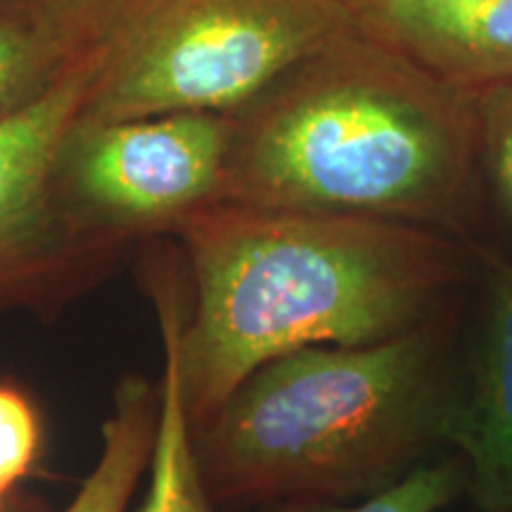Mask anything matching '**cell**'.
<instances>
[{"label":"cell","mask_w":512,"mask_h":512,"mask_svg":"<svg viewBox=\"0 0 512 512\" xmlns=\"http://www.w3.org/2000/svg\"><path fill=\"white\" fill-rule=\"evenodd\" d=\"M95 48L93 38L0 0V121L46 98Z\"/></svg>","instance_id":"cell-11"},{"label":"cell","mask_w":512,"mask_h":512,"mask_svg":"<svg viewBox=\"0 0 512 512\" xmlns=\"http://www.w3.org/2000/svg\"><path fill=\"white\" fill-rule=\"evenodd\" d=\"M361 27L467 95L512 81V0H361Z\"/></svg>","instance_id":"cell-8"},{"label":"cell","mask_w":512,"mask_h":512,"mask_svg":"<svg viewBox=\"0 0 512 512\" xmlns=\"http://www.w3.org/2000/svg\"><path fill=\"white\" fill-rule=\"evenodd\" d=\"M216 202L453 233L479 159L475 100L358 27L230 114Z\"/></svg>","instance_id":"cell-2"},{"label":"cell","mask_w":512,"mask_h":512,"mask_svg":"<svg viewBox=\"0 0 512 512\" xmlns=\"http://www.w3.org/2000/svg\"><path fill=\"white\" fill-rule=\"evenodd\" d=\"M484 302L448 444L467 465V494L484 512H512V264L482 254Z\"/></svg>","instance_id":"cell-7"},{"label":"cell","mask_w":512,"mask_h":512,"mask_svg":"<svg viewBox=\"0 0 512 512\" xmlns=\"http://www.w3.org/2000/svg\"><path fill=\"white\" fill-rule=\"evenodd\" d=\"M15 3L100 43L114 19L131 5V0H15Z\"/></svg>","instance_id":"cell-15"},{"label":"cell","mask_w":512,"mask_h":512,"mask_svg":"<svg viewBox=\"0 0 512 512\" xmlns=\"http://www.w3.org/2000/svg\"><path fill=\"white\" fill-rule=\"evenodd\" d=\"M0 512H48L46 505L38 501L36 496L24 494V491H15L5 501H0Z\"/></svg>","instance_id":"cell-16"},{"label":"cell","mask_w":512,"mask_h":512,"mask_svg":"<svg viewBox=\"0 0 512 512\" xmlns=\"http://www.w3.org/2000/svg\"><path fill=\"white\" fill-rule=\"evenodd\" d=\"M233 119L171 112L119 121L76 119L55 162V190L69 214L100 233L133 240L171 233L219 200Z\"/></svg>","instance_id":"cell-5"},{"label":"cell","mask_w":512,"mask_h":512,"mask_svg":"<svg viewBox=\"0 0 512 512\" xmlns=\"http://www.w3.org/2000/svg\"><path fill=\"white\" fill-rule=\"evenodd\" d=\"M477 145L503 219L512 226V81L472 95Z\"/></svg>","instance_id":"cell-13"},{"label":"cell","mask_w":512,"mask_h":512,"mask_svg":"<svg viewBox=\"0 0 512 512\" xmlns=\"http://www.w3.org/2000/svg\"><path fill=\"white\" fill-rule=\"evenodd\" d=\"M159 401V384L143 375L121 377L112 394V411L102 422L98 463L62 512H126L140 477L150 470Z\"/></svg>","instance_id":"cell-10"},{"label":"cell","mask_w":512,"mask_h":512,"mask_svg":"<svg viewBox=\"0 0 512 512\" xmlns=\"http://www.w3.org/2000/svg\"><path fill=\"white\" fill-rule=\"evenodd\" d=\"M41 451V420L27 396L0 384V501L31 475Z\"/></svg>","instance_id":"cell-14"},{"label":"cell","mask_w":512,"mask_h":512,"mask_svg":"<svg viewBox=\"0 0 512 512\" xmlns=\"http://www.w3.org/2000/svg\"><path fill=\"white\" fill-rule=\"evenodd\" d=\"M361 27V0H131L98 43L79 121L233 114Z\"/></svg>","instance_id":"cell-4"},{"label":"cell","mask_w":512,"mask_h":512,"mask_svg":"<svg viewBox=\"0 0 512 512\" xmlns=\"http://www.w3.org/2000/svg\"><path fill=\"white\" fill-rule=\"evenodd\" d=\"M460 392L444 313L363 347H309L256 368L192 427L216 503L358 501L448 441Z\"/></svg>","instance_id":"cell-3"},{"label":"cell","mask_w":512,"mask_h":512,"mask_svg":"<svg viewBox=\"0 0 512 512\" xmlns=\"http://www.w3.org/2000/svg\"><path fill=\"white\" fill-rule=\"evenodd\" d=\"M171 233L192 287L181 325L192 427L273 358L430 323L465 271L444 230L368 216L211 202Z\"/></svg>","instance_id":"cell-1"},{"label":"cell","mask_w":512,"mask_h":512,"mask_svg":"<svg viewBox=\"0 0 512 512\" xmlns=\"http://www.w3.org/2000/svg\"><path fill=\"white\" fill-rule=\"evenodd\" d=\"M467 491V465L458 456L422 460L387 489L358 501H313L287 512H439Z\"/></svg>","instance_id":"cell-12"},{"label":"cell","mask_w":512,"mask_h":512,"mask_svg":"<svg viewBox=\"0 0 512 512\" xmlns=\"http://www.w3.org/2000/svg\"><path fill=\"white\" fill-rule=\"evenodd\" d=\"M176 259L152 268L150 290L155 302L164 349V373L159 380V422L150 460V491L138 512H221L204 486L197 463L192 422L185 408L181 375V325L188 309V292L178 275Z\"/></svg>","instance_id":"cell-9"},{"label":"cell","mask_w":512,"mask_h":512,"mask_svg":"<svg viewBox=\"0 0 512 512\" xmlns=\"http://www.w3.org/2000/svg\"><path fill=\"white\" fill-rule=\"evenodd\" d=\"M98 48L46 98L0 121V316L53 311L112 271L128 242L69 214L55 190L62 140L79 117Z\"/></svg>","instance_id":"cell-6"}]
</instances>
